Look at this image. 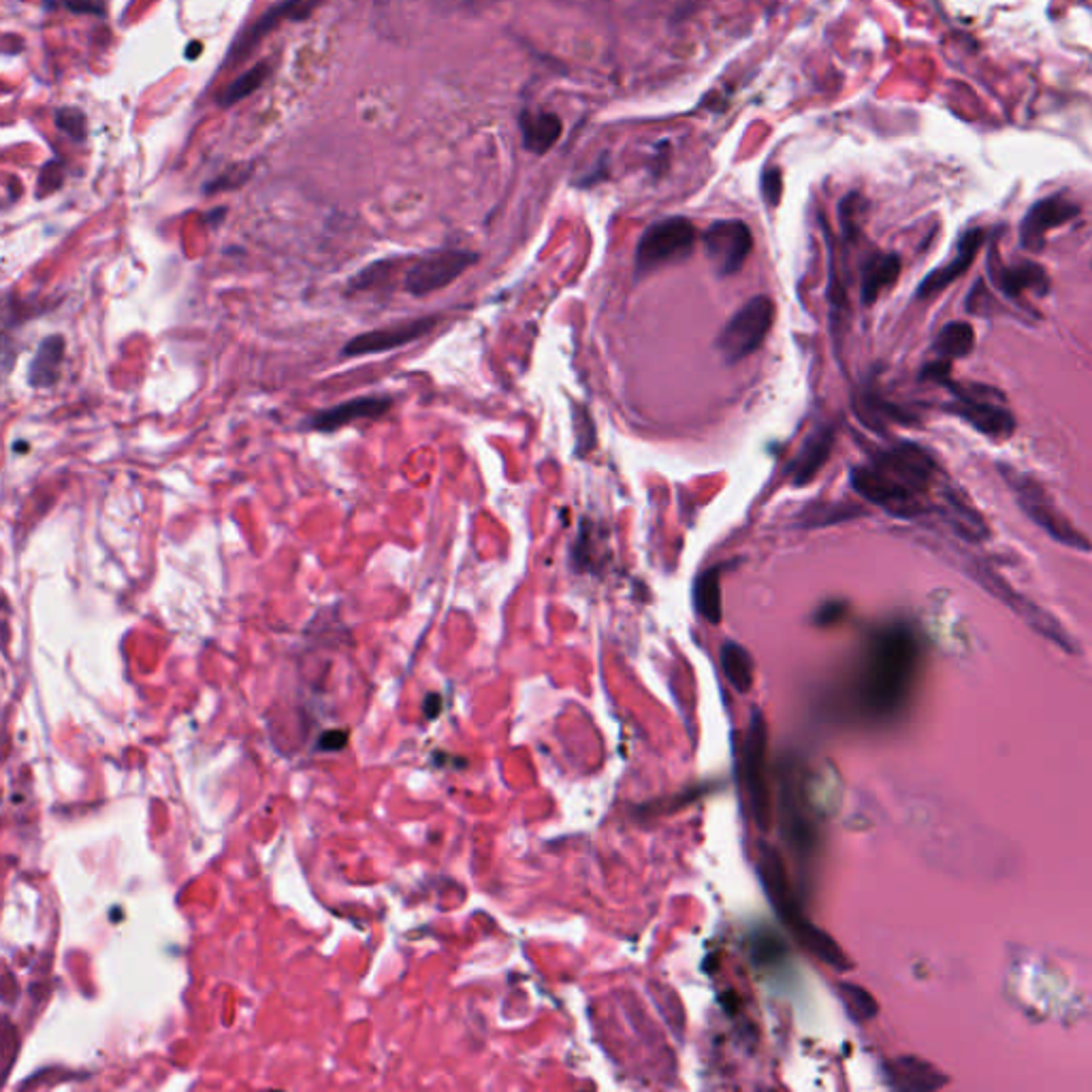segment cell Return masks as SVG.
<instances>
[{
    "instance_id": "obj_1",
    "label": "cell",
    "mask_w": 1092,
    "mask_h": 1092,
    "mask_svg": "<svg viewBox=\"0 0 1092 1092\" xmlns=\"http://www.w3.org/2000/svg\"><path fill=\"white\" fill-rule=\"evenodd\" d=\"M920 649L905 625H890L869 643L858 679V703L867 717L888 721L907 705Z\"/></svg>"
},
{
    "instance_id": "obj_2",
    "label": "cell",
    "mask_w": 1092,
    "mask_h": 1092,
    "mask_svg": "<svg viewBox=\"0 0 1092 1092\" xmlns=\"http://www.w3.org/2000/svg\"><path fill=\"white\" fill-rule=\"evenodd\" d=\"M934 470V461L925 448L898 444L879 452L871 466L854 468L852 487L896 517H916L925 512L920 495L929 489Z\"/></svg>"
},
{
    "instance_id": "obj_3",
    "label": "cell",
    "mask_w": 1092,
    "mask_h": 1092,
    "mask_svg": "<svg viewBox=\"0 0 1092 1092\" xmlns=\"http://www.w3.org/2000/svg\"><path fill=\"white\" fill-rule=\"evenodd\" d=\"M758 873H760V881L765 885L766 896H768L774 914L779 916V920L783 922L785 929L790 930L792 934H796V941L807 952H811L823 965H828L836 971L852 969V963H849L847 954L841 950V945L826 930L818 929L814 922H809L807 916L803 914V907H801V903L794 894V888L790 883L785 863L779 856V852L768 843L760 845Z\"/></svg>"
},
{
    "instance_id": "obj_4",
    "label": "cell",
    "mask_w": 1092,
    "mask_h": 1092,
    "mask_svg": "<svg viewBox=\"0 0 1092 1092\" xmlns=\"http://www.w3.org/2000/svg\"><path fill=\"white\" fill-rule=\"evenodd\" d=\"M998 468H1001V476L1005 479V483L1012 487V492L1016 495L1022 512L1035 525H1039L1052 541H1056L1063 546H1069V548H1076V550H1084V553L1092 550L1091 541L1069 523V519L1054 506L1052 497L1039 483H1035L1027 474L1016 472L1009 466H998Z\"/></svg>"
},
{
    "instance_id": "obj_5",
    "label": "cell",
    "mask_w": 1092,
    "mask_h": 1092,
    "mask_svg": "<svg viewBox=\"0 0 1092 1092\" xmlns=\"http://www.w3.org/2000/svg\"><path fill=\"white\" fill-rule=\"evenodd\" d=\"M696 246V226L683 216L657 220L636 248V275L685 261Z\"/></svg>"
},
{
    "instance_id": "obj_6",
    "label": "cell",
    "mask_w": 1092,
    "mask_h": 1092,
    "mask_svg": "<svg viewBox=\"0 0 1092 1092\" xmlns=\"http://www.w3.org/2000/svg\"><path fill=\"white\" fill-rule=\"evenodd\" d=\"M774 321V303L770 297L749 299L717 337V348L728 363H736L754 355L762 344Z\"/></svg>"
},
{
    "instance_id": "obj_7",
    "label": "cell",
    "mask_w": 1092,
    "mask_h": 1092,
    "mask_svg": "<svg viewBox=\"0 0 1092 1092\" xmlns=\"http://www.w3.org/2000/svg\"><path fill=\"white\" fill-rule=\"evenodd\" d=\"M943 386L956 397L947 410L969 423L983 436L1009 437L1016 432L1014 414L1003 408L998 401H992L994 390L985 386H960L950 379L943 381Z\"/></svg>"
},
{
    "instance_id": "obj_8",
    "label": "cell",
    "mask_w": 1092,
    "mask_h": 1092,
    "mask_svg": "<svg viewBox=\"0 0 1092 1092\" xmlns=\"http://www.w3.org/2000/svg\"><path fill=\"white\" fill-rule=\"evenodd\" d=\"M809 796L798 783L796 774L787 770L781 779V796H779V818L781 830L790 849L796 854L801 863H807L816 856L818 832L816 823L809 814Z\"/></svg>"
},
{
    "instance_id": "obj_9",
    "label": "cell",
    "mask_w": 1092,
    "mask_h": 1092,
    "mask_svg": "<svg viewBox=\"0 0 1092 1092\" xmlns=\"http://www.w3.org/2000/svg\"><path fill=\"white\" fill-rule=\"evenodd\" d=\"M971 576H976L980 581L985 592H990L994 598L1007 604L1020 619H1025L1038 634H1041L1043 638H1047L1050 643H1054L1056 647H1060L1063 652L1067 654H1074L1076 652V645L1074 641L1069 638V634L1060 628V623L1056 619H1052L1043 608H1039L1035 601L1016 594L1001 576H996L992 570H988L982 563H973L971 566Z\"/></svg>"
},
{
    "instance_id": "obj_10",
    "label": "cell",
    "mask_w": 1092,
    "mask_h": 1092,
    "mask_svg": "<svg viewBox=\"0 0 1092 1092\" xmlns=\"http://www.w3.org/2000/svg\"><path fill=\"white\" fill-rule=\"evenodd\" d=\"M743 777L747 785V794L752 801V811L758 828L768 830L772 809H770V792L766 781V721L762 712L754 710L749 730L743 743Z\"/></svg>"
},
{
    "instance_id": "obj_11",
    "label": "cell",
    "mask_w": 1092,
    "mask_h": 1092,
    "mask_svg": "<svg viewBox=\"0 0 1092 1092\" xmlns=\"http://www.w3.org/2000/svg\"><path fill=\"white\" fill-rule=\"evenodd\" d=\"M476 255L466 250H436L419 259L404 280L406 293L412 297H425L439 288L452 284L461 273L476 263Z\"/></svg>"
},
{
    "instance_id": "obj_12",
    "label": "cell",
    "mask_w": 1092,
    "mask_h": 1092,
    "mask_svg": "<svg viewBox=\"0 0 1092 1092\" xmlns=\"http://www.w3.org/2000/svg\"><path fill=\"white\" fill-rule=\"evenodd\" d=\"M707 257L719 275L739 272L754 248L752 228L743 220L712 222L703 237Z\"/></svg>"
},
{
    "instance_id": "obj_13",
    "label": "cell",
    "mask_w": 1092,
    "mask_h": 1092,
    "mask_svg": "<svg viewBox=\"0 0 1092 1092\" xmlns=\"http://www.w3.org/2000/svg\"><path fill=\"white\" fill-rule=\"evenodd\" d=\"M436 323L434 317H425V319L401 321V323H395L388 327L368 331V333L352 337L342 348V352H344V357H365V355L395 350V348H401L410 342L421 339L423 335H427L432 328L436 327Z\"/></svg>"
},
{
    "instance_id": "obj_14",
    "label": "cell",
    "mask_w": 1092,
    "mask_h": 1092,
    "mask_svg": "<svg viewBox=\"0 0 1092 1092\" xmlns=\"http://www.w3.org/2000/svg\"><path fill=\"white\" fill-rule=\"evenodd\" d=\"M1080 214V206L1067 199L1065 195H1052L1038 201L1020 224V244L1031 250L1039 252L1045 246V235L1056 228L1067 224L1069 220L1076 219Z\"/></svg>"
},
{
    "instance_id": "obj_15",
    "label": "cell",
    "mask_w": 1092,
    "mask_h": 1092,
    "mask_svg": "<svg viewBox=\"0 0 1092 1092\" xmlns=\"http://www.w3.org/2000/svg\"><path fill=\"white\" fill-rule=\"evenodd\" d=\"M393 406L388 395H365L344 404H337L327 410H321L310 417V427L323 434H333L346 425H352L361 419H381Z\"/></svg>"
},
{
    "instance_id": "obj_16",
    "label": "cell",
    "mask_w": 1092,
    "mask_h": 1092,
    "mask_svg": "<svg viewBox=\"0 0 1092 1092\" xmlns=\"http://www.w3.org/2000/svg\"><path fill=\"white\" fill-rule=\"evenodd\" d=\"M885 1076L892 1089L903 1092L941 1091L950 1078L929 1060L918 1056H898L885 1065Z\"/></svg>"
},
{
    "instance_id": "obj_17",
    "label": "cell",
    "mask_w": 1092,
    "mask_h": 1092,
    "mask_svg": "<svg viewBox=\"0 0 1092 1092\" xmlns=\"http://www.w3.org/2000/svg\"><path fill=\"white\" fill-rule=\"evenodd\" d=\"M983 239H985V233L983 228H971L967 231L960 241H958V255L941 270H934V272L929 273L920 288H918V299H930L934 297L936 293L945 290L952 282H956V277H960L963 273H967V270L973 265L980 248L983 246Z\"/></svg>"
},
{
    "instance_id": "obj_18",
    "label": "cell",
    "mask_w": 1092,
    "mask_h": 1092,
    "mask_svg": "<svg viewBox=\"0 0 1092 1092\" xmlns=\"http://www.w3.org/2000/svg\"><path fill=\"white\" fill-rule=\"evenodd\" d=\"M832 444H834V434L830 427L816 430L811 436L805 439L796 459L787 468V474H790L794 487H805L807 483H811L818 476L819 470L823 468V463L830 457Z\"/></svg>"
},
{
    "instance_id": "obj_19",
    "label": "cell",
    "mask_w": 1092,
    "mask_h": 1092,
    "mask_svg": "<svg viewBox=\"0 0 1092 1092\" xmlns=\"http://www.w3.org/2000/svg\"><path fill=\"white\" fill-rule=\"evenodd\" d=\"M519 126H521L525 150H530L538 157L546 154L559 141V137L563 133L561 117L557 113H548V111H541V113L523 111L519 117Z\"/></svg>"
},
{
    "instance_id": "obj_20",
    "label": "cell",
    "mask_w": 1092,
    "mask_h": 1092,
    "mask_svg": "<svg viewBox=\"0 0 1092 1092\" xmlns=\"http://www.w3.org/2000/svg\"><path fill=\"white\" fill-rule=\"evenodd\" d=\"M62 361H64V337L62 335L46 337L39 344V348L35 352V359L30 361L28 384L35 386V388L54 386L58 383V379H60Z\"/></svg>"
},
{
    "instance_id": "obj_21",
    "label": "cell",
    "mask_w": 1092,
    "mask_h": 1092,
    "mask_svg": "<svg viewBox=\"0 0 1092 1092\" xmlns=\"http://www.w3.org/2000/svg\"><path fill=\"white\" fill-rule=\"evenodd\" d=\"M996 284L1012 299H1018L1029 290H1035L1039 295H1045L1050 290V277L1038 263H1018L1014 268L998 270Z\"/></svg>"
},
{
    "instance_id": "obj_22",
    "label": "cell",
    "mask_w": 1092,
    "mask_h": 1092,
    "mask_svg": "<svg viewBox=\"0 0 1092 1092\" xmlns=\"http://www.w3.org/2000/svg\"><path fill=\"white\" fill-rule=\"evenodd\" d=\"M901 275V259L896 255H874L863 272V303L873 306L877 297L892 286Z\"/></svg>"
},
{
    "instance_id": "obj_23",
    "label": "cell",
    "mask_w": 1092,
    "mask_h": 1092,
    "mask_svg": "<svg viewBox=\"0 0 1092 1092\" xmlns=\"http://www.w3.org/2000/svg\"><path fill=\"white\" fill-rule=\"evenodd\" d=\"M721 668L728 677L730 685L739 694H747L754 685V659L745 647L739 643H723L721 647Z\"/></svg>"
},
{
    "instance_id": "obj_24",
    "label": "cell",
    "mask_w": 1092,
    "mask_h": 1092,
    "mask_svg": "<svg viewBox=\"0 0 1092 1092\" xmlns=\"http://www.w3.org/2000/svg\"><path fill=\"white\" fill-rule=\"evenodd\" d=\"M694 604L696 610L717 625L723 617V606H721V581H719V568L705 570L696 583H694Z\"/></svg>"
},
{
    "instance_id": "obj_25",
    "label": "cell",
    "mask_w": 1092,
    "mask_h": 1092,
    "mask_svg": "<svg viewBox=\"0 0 1092 1092\" xmlns=\"http://www.w3.org/2000/svg\"><path fill=\"white\" fill-rule=\"evenodd\" d=\"M947 508H950V521L954 523L956 532L965 541L980 543V541L988 538L990 532H988L982 517L978 514L976 508H971L967 501H963L958 493H947Z\"/></svg>"
},
{
    "instance_id": "obj_26",
    "label": "cell",
    "mask_w": 1092,
    "mask_h": 1092,
    "mask_svg": "<svg viewBox=\"0 0 1092 1092\" xmlns=\"http://www.w3.org/2000/svg\"><path fill=\"white\" fill-rule=\"evenodd\" d=\"M976 331L965 321H954L941 328L936 339V350L947 359H963L973 352Z\"/></svg>"
},
{
    "instance_id": "obj_27",
    "label": "cell",
    "mask_w": 1092,
    "mask_h": 1092,
    "mask_svg": "<svg viewBox=\"0 0 1092 1092\" xmlns=\"http://www.w3.org/2000/svg\"><path fill=\"white\" fill-rule=\"evenodd\" d=\"M839 996L854 1022L865 1025L877 1018L879 1003L867 988L856 983H839Z\"/></svg>"
},
{
    "instance_id": "obj_28",
    "label": "cell",
    "mask_w": 1092,
    "mask_h": 1092,
    "mask_svg": "<svg viewBox=\"0 0 1092 1092\" xmlns=\"http://www.w3.org/2000/svg\"><path fill=\"white\" fill-rule=\"evenodd\" d=\"M270 73H272L270 62H261L259 66L250 69L248 73H244L239 79H235V82L226 88V92L220 97V106L228 108V106H233V103H237V101H241V99L250 97L252 92H257V90H259V88L268 82Z\"/></svg>"
},
{
    "instance_id": "obj_29",
    "label": "cell",
    "mask_w": 1092,
    "mask_h": 1092,
    "mask_svg": "<svg viewBox=\"0 0 1092 1092\" xmlns=\"http://www.w3.org/2000/svg\"><path fill=\"white\" fill-rule=\"evenodd\" d=\"M785 945L774 934H758L754 939V960L758 965H779L785 958Z\"/></svg>"
},
{
    "instance_id": "obj_30",
    "label": "cell",
    "mask_w": 1092,
    "mask_h": 1092,
    "mask_svg": "<svg viewBox=\"0 0 1092 1092\" xmlns=\"http://www.w3.org/2000/svg\"><path fill=\"white\" fill-rule=\"evenodd\" d=\"M55 124L69 133L73 139L82 141L84 139V124H86V117L84 113L79 110H73V108H64V110L55 111Z\"/></svg>"
},
{
    "instance_id": "obj_31",
    "label": "cell",
    "mask_w": 1092,
    "mask_h": 1092,
    "mask_svg": "<svg viewBox=\"0 0 1092 1092\" xmlns=\"http://www.w3.org/2000/svg\"><path fill=\"white\" fill-rule=\"evenodd\" d=\"M762 195L768 206H779L783 195V173L779 166H768L762 175Z\"/></svg>"
},
{
    "instance_id": "obj_32",
    "label": "cell",
    "mask_w": 1092,
    "mask_h": 1092,
    "mask_svg": "<svg viewBox=\"0 0 1092 1092\" xmlns=\"http://www.w3.org/2000/svg\"><path fill=\"white\" fill-rule=\"evenodd\" d=\"M843 612H845V606H843L841 601H830V604H823V606L819 608L816 621H818L819 625H830V623H834L836 619H841V617H843Z\"/></svg>"
},
{
    "instance_id": "obj_33",
    "label": "cell",
    "mask_w": 1092,
    "mask_h": 1092,
    "mask_svg": "<svg viewBox=\"0 0 1092 1092\" xmlns=\"http://www.w3.org/2000/svg\"><path fill=\"white\" fill-rule=\"evenodd\" d=\"M344 743H346V732H339V730L328 732V734H325V739H323V747L328 749V752L339 749Z\"/></svg>"
}]
</instances>
